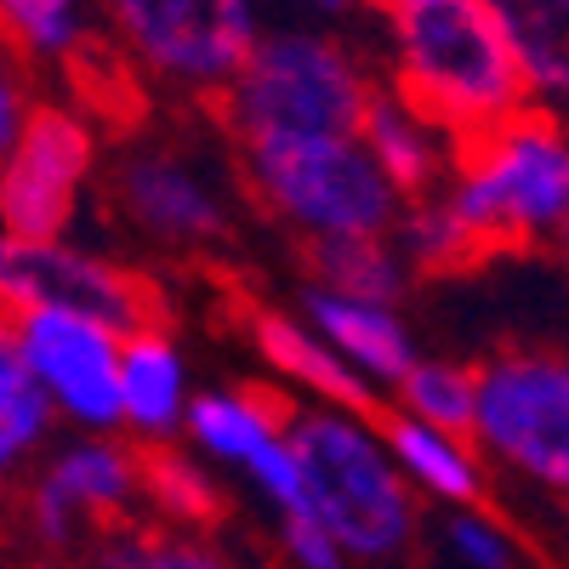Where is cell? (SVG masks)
I'll list each match as a JSON object with an SVG mask.
<instances>
[{"label": "cell", "instance_id": "cell-1", "mask_svg": "<svg viewBox=\"0 0 569 569\" xmlns=\"http://www.w3.org/2000/svg\"><path fill=\"white\" fill-rule=\"evenodd\" d=\"M399 46V109L427 131H479L525 109V69L490 0H393L382 7Z\"/></svg>", "mask_w": 569, "mask_h": 569}, {"label": "cell", "instance_id": "cell-2", "mask_svg": "<svg viewBox=\"0 0 569 569\" xmlns=\"http://www.w3.org/2000/svg\"><path fill=\"white\" fill-rule=\"evenodd\" d=\"M461 188L450 211L479 233V240L501 257L530 251L536 228H563L569 217V126L541 114V109H518L507 120H490L479 131H456L450 137Z\"/></svg>", "mask_w": 569, "mask_h": 569}, {"label": "cell", "instance_id": "cell-3", "mask_svg": "<svg viewBox=\"0 0 569 569\" xmlns=\"http://www.w3.org/2000/svg\"><path fill=\"white\" fill-rule=\"evenodd\" d=\"M376 86L337 40L284 34L257 46L251 69L217 98V114L246 149L268 142H348L365 131Z\"/></svg>", "mask_w": 569, "mask_h": 569}, {"label": "cell", "instance_id": "cell-4", "mask_svg": "<svg viewBox=\"0 0 569 569\" xmlns=\"http://www.w3.org/2000/svg\"><path fill=\"white\" fill-rule=\"evenodd\" d=\"M308 490V512L319 518V530L337 541L342 552L359 558H388L405 547L416 512L399 485V472L382 461L353 421L337 416H297L284 433Z\"/></svg>", "mask_w": 569, "mask_h": 569}, {"label": "cell", "instance_id": "cell-5", "mask_svg": "<svg viewBox=\"0 0 569 569\" xmlns=\"http://www.w3.org/2000/svg\"><path fill=\"white\" fill-rule=\"evenodd\" d=\"M23 313H74L103 330H126V342L166 337L171 325V302L149 273L91 262L69 246L0 240V325Z\"/></svg>", "mask_w": 569, "mask_h": 569}, {"label": "cell", "instance_id": "cell-6", "mask_svg": "<svg viewBox=\"0 0 569 569\" xmlns=\"http://www.w3.org/2000/svg\"><path fill=\"white\" fill-rule=\"evenodd\" d=\"M251 194L313 228V240H376L393 222V188L353 142H268L251 149Z\"/></svg>", "mask_w": 569, "mask_h": 569}, {"label": "cell", "instance_id": "cell-7", "mask_svg": "<svg viewBox=\"0 0 569 569\" xmlns=\"http://www.w3.org/2000/svg\"><path fill=\"white\" fill-rule=\"evenodd\" d=\"M479 433L536 479L569 490V365L512 353L479 370Z\"/></svg>", "mask_w": 569, "mask_h": 569}, {"label": "cell", "instance_id": "cell-8", "mask_svg": "<svg viewBox=\"0 0 569 569\" xmlns=\"http://www.w3.org/2000/svg\"><path fill=\"white\" fill-rule=\"evenodd\" d=\"M86 171H91V126L52 103L29 109L18 149L0 166V222H7V240L58 246V233L74 217Z\"/></svg>", "mask_w": 569, "mask_h": 569}, {"label": "cell", "instance_id": "cell-9", "mask_svg": "<svg viewBox=\"0 0 569 569\" xmlns=\"http://www.w3.org/2000/svg\"><path fill=\"white\" fill-rule=\"evenodd\" d=\"M114 23L166 74L233 86L257 58V18L240 0H120Z\"/></svg>", "mask_w": 569, "mask_h": 569}, {"label": "cell", "instance_id": "cell-10", "mask_svg": "<svg viewBox=\"0 0 569 569\" xmlns=\"http://www.w3.org/2000/svg\"><path fill=\"white\" fill-rule=\"evenodd\" d=\"M7 330L18 337L40 393H58L63 410H74L91 427H109V421L126 416L114 330L74 319V313H23Z\"/></svg>", "mask_w": 569, "mask_h": 569}, {"label": "cell", "instance_id": "cell-11", "mask_svg": "<svg viewBox=\"0 0 569 569\" xmlns=\"http://www.w3.org/2000/svg\"><path fill=\"white\" fill-rule=\"evenodd\" d=\"M114 194H120V206L137 228L160 233V240H177V246L217 240L228 228L217 194L171 154H131L114 171Z\"/></svg>", "mask_w": 569, "mask_h": 569}, {"label": "cell", "instance_id": "cell-12", "mask_svg": "<svg viewBox=\"0 0 569 569\" xmlns=\"http://www.w3.org/2000/svg\"><path fill=\"white\" fill-rule=\"evenodd\" d=\"M137 490V467L114 445H80L58 456V467L34 490V525L46 541H74L80 518H114Z\"/></svg>", "mask_w": 569, "mask_h": 569}, {"label": "cell", "instance_id": "cell-13", "mask_svg": "<svg viewBox=\"0 0 569 569\" xmlns=\"http://www.w3.org/2000/svg\"><path fill=\"white\" fill-rule=\"evenodd\" d=\"M251 337H257V348L291 376V382H302V388H313V393H325V399H337V405H348V410H359V416H370L376 427H388L393 416L382 410V399H370V388L359 382V376L337 359V353H325L302 325H291L284 313H273V308H257L251 313Z\"/></svg>", "mask_w": 569, "mask_h": 569}, {"label": "cell", "instance_id": "cell-14", "mask_svg": "<svg viewBox=\"0 0 569 569\" xmlns=\"http://www.w3.org/2000/svg\"><path fill=\"white\" fill-rule=\"evenodd\" d=\"M63 80L74 91V103L109 126V131H137L142 114H149V98H142V80L131 69V58L120 52L114 40L98 34H80L69 52H63Z\"/></svg>", "mask_w": 569, "mask_h": 569}, {"label": "cell", "instance_id": "cell-15", "mask_svg": "<svg viewBox=\"0 0 569 569\" xmlns=\"http://www.w3.org/2000/svg\"><path fill=\"white\" fill-rule=\"evenodd\" d=\"M308 308L319 319V330L337 342L353 365H365L370 376H388V382H405L416 370L410 359V342L388 308H365V302H342V297H325V291H308Z\"/></svg>", "mask_w": 569, "mask_h": 569}, {"label": "cell", "instance_id": "cell-16", "mask_svg": "<svg viewBox=\"0 0 569 569\" xmlns=\"http://www.w3.org/2000/svg\"><path fill=\"white\" fill-rule=\"evenodd\" d=\"M302 268H313V291L342 297V302H365V308H388L405 291V268L382 240H308L302 246Z\"/></svg>", "mask_w": 569, "mask_h": 569}, {"label": "cell", "instance_id": "cell-17", "mask_svg": "<svg viewBox=\"0 0 569 569\" xmlns=\"http://www.w3.org/2000/svg\"><path fill=\"white\" fill-rule=\"evenodd\" d=\"M131 467H137L142 496H149L160 512H171L177 525H188V530L222 525V512H228L222 490H217L182 450H171V445H137V450H131Z\"/></svg>", "mask_w": 569, "mask_h": 569}, {"label": "cell", "instance_id": "cell-18", "mask_svg": "<svg viewBox=\"0 0 569 569\" xmlns=\"http://www.w3.org/2000/svg\"><path fill=\"white\" fill-rule=\"evenodd\" d=\"M365 137H370V160H376V171L388 177L393 194L421 200L427 188H433L439 154H433V142H427V126L410 120V114L399 109V98L376 91V98H370V114H365Z\"/></svg>", "mask_w": 569, "mask_h": 569}, {"label": "cell", "instance_id": "cell-19", "mask_svg": "<svg viewBox=\"0 0 569 569\" xmlns=\"http://www.w3.org/2000/svg\"><path fill=\"white\" fill-rule=\"evenodd\" d=\"M501 29L530 86L569 98V0H507Z\"/></svg>", "mask_w": 569, "mask_h": 569}, {"label": "cell", "instance_id": "cell-20", "mask_svg": "<svg viewBox=\"0 0 569 569\" xmlns=\"http://www.w3.org/2000/svg\"><path fill=\"white\" fill-rule=\"evenodd\" d=\"M120 399L126 416L149 433H166L182 410V365L166 337H131L120 353Z\"/></svg>", "mask_w": 569, "mask_h": 569}, {"label": "cell", "instance_id": "cell-21", "mask_svg": "<svg viewBox=\"0 0 569 569\" xmlns=\"http://www.w3.org/2000/svg\"><path fill=\"white\" fill-rule=\"evenodd\" d=\"M382 433H388V445L399 450V461L416 472L427 490H439V496H450V501H479V496H485L479 467L467 461V450H461L456 439L433 433V427H421V421H410V416H393Z\"/></svg>", "mask_w": 569, "mask_h": 569}, {"label": "cell", "instance_id": "cell-22", "mask_svg": "<svg viewBox=\"0 0 569 569\" xmlns=\"http://www.w3.org/2000/svg\"><path fill=\"white\" fill-rule=\"evenodd\" d=\"M399 399L410 405V421L433 427V433H445V439L479 433V376H467V370L416 365L399 382Z\"/></svg>", "mask_w": 569, "mask_h": 569}, {"label": "cell", "instance_id": "cell-23", "mask_svg": "<svg viewBox=\"0 0 569 569\" xmlns=\"http://www.w3.org/2000/svg\"><path fill=\"white\" fill-rule=\"evenodd\" d=\"M46 427V393L18 348V337L0 325V467L18 461Z\"/></svg>", "mask_w": 569, "mask_h": 569}, {"label": "cell", "instance_id": "cell-24", "mask_svg": "<svg viewBox=\"0 0 569 569\" xmlns=\"http://www.w3.org/2000/svg\"><path fill=\"white\" fill-rule=\"evenodd\" d=\"M188 427H194V439H200L206 450L240 461V467H251L273 439H284L279 427L262 421L240 393H206V399H194V410H188Z\"/></svg>", "mask_w": 569, "mask_h": 569}, {"label": "cell", "instance_id": "cell-25", "mask_svg": "<svg viewBox=\"0 0 569 569\" xmlns=\"http://www.w3.org/2000/svg\"><path fill=\"white\" fill-rule=\"evenodd\" d=\"M405 246H410V257H416L421 273H472V268L496 262V251H490L450 206L416 211V217L405 222Z\"/></svg>", "mask_w": 569, "mask_h": 569}, {"label": "cell", "instance_id": "cell-26", "mask_svg": "<svg viewBox=\"0 0 569 569\" xmlns=\"http://www.w3.org/2000/svg\"><path fill=\"white\" fill-rule=\"evenodd\" d=\"M80 18L63 0H7L0 7V52L18 58H63L80 40Z\"/></svg>", "mask_w": 569, "mask_h": 569}, {"label": "cell", "instance_id": "cell-27", "mask_svg": "<svg viewBox=\"0 0 569 569\" xmlns=\"http://www.w3.org/2000/svg\"><path fill=\"white\" fill-rule=\"evenodd\" d=\"M103 569H228V563L200 552V547H182V541H137V536H126V541L109 547Z\"/></svg>", "mask_w": 569, "mask_h": 569}, {"label": "cell", "instance_id": "cell-28", "mask_svg": "<svg viewBox=\"0 0 569 569\" xmlns=\"http://www.w3.org/2000/svg\"><path fill=\"white\" fill-rule=\"evenodd\" d=\"M450 547L472 563V569H507L512 558H507V541L490 530V525H479V518H456L450 525Z\"/></svg>", "mask_w": 569, "mask_h": 569}, {"label": "cell", "instance_id": "cell-29", "mask_svg": "<svg viewBox=\"0 0 569 569\" xmlns=\"http://www.w3.org/2000/svg\"><path fill=\"white\" fill-rule=\"evenodd\" d=\"M284 547L302 569H342V547L319 530V518H291L284 525Z\"/></svg>", "mask_w": 569, "mask_h": 569}, {"label": "cell", "instance_id": "cell-30", "mask_svg": "<svg viewBox=\"0 0 569 569\" xmlns=\"http://www.w3.org/2000/svg\"><path fill=\"white\" fill-rule=\"evenodd\" d=\"M23 91H18V80H12V69L0 63V160H7L12 149H18V137H23Z\"/></svg>", "mask_w": 569, "mask_h": 569}, {"label": "cell", "instance_id": "cell-31", "mask_svg": "<svg viewBox=\"0 0 569 569\" xmlns=\"http://www.w3.org/2000/svg\"><path fill=\"white\" fill-rule=\"evenodd\" d=\"M563 257H569V217H563Z\"/></svg>", "mask_w": 569, "mask_h": 569}]
</instances>
